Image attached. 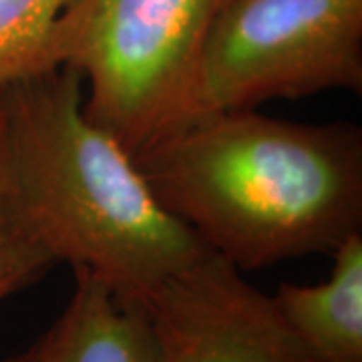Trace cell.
Returning <instances> with one entry per match:
<instances>
[{
    "label": "cell",
    "instance_id": "obj_5",
    "mask_svg": "<svg viewBox=\"0 0 362 362\" xmlns=\"http://www.w3.org/2000/svg\"><path fill=\"white\" fill-rule=\"evenodd\" d=\"M145 310L156 362H306L272 296L209 250L171 276Z\"/></svg>",
    "mask_w": 362,
    "mask_h": 362
},
{
    "label": "cell",
    "instance_id": "obj_4",
    "mask_svg": "<svg viewBox=\"0 0 362 362\" xmlns=\"http://www.w3.org/2000/svg\"><path fill=\"white\" fill-rule=\"evenodd\" d=\"M324 90H362V0H228L199 52L192 115Z\"/></svg>",
    "mask_w": 362,
    "mask_h": 362
},
{
    "label": "cell",
    "instance_id": "obj_1",
    "mask_svg": "<svg viewBox=\"0 0 362 362\" xmlns=\"http://www.w3.org/2000/svg\"><path fill=\"white\" fill-rule=\"evenodd\" d=\"M159 204L240 272L362 232V129L258 109L197 113L135 156Z\"/></svg>",
    "mask_w": 362,
    "mask_h": 362
},
{
    "label": "cell",
    "instance_id": "obj_7",
    "mask_svg": "<svg viewBox=\"0 0 362 362\" xmlns=\"http://www.w3.org/2000/svg\"><path fill=\"white\" fill-rule=\"evenodd\" d=\"M328 280L278 286L274 306L306 362H362V232L332 254Z\"/></svg>",
    "mask_w": 362,
    "mask_h": 362
},
{
    "label": "cell",
    "instance_id": "obj_3",
    "mask_svg": "<svg viewBox=\"0 0 362 362\" xmlns=\"http://www.w3.org/2000/svg\"><path fill=\"white\" fill-rule=\"evenodd\" d=\"M228 0H69L51 66L89 85L83 109L135 156L192 115L207 30Z\"/></svg>",
    "mask_w": 362,
    "mask_h": 362
},
{
    "label": "cell",
    "instance_id": "obj_9",
    "mask_svg": "<svg viewBox=\"0 0 362 362\" xmlns=\"http://www.w3.org/2000/svg\"><path fill=\"white\" fill-rule=\"evenodd\" d=\"M57 262L28 228L14 199L2 145L0 117V302L37 282Z\"/></svg>",
    "mask_w": 362,
    "mask_h": 362
},
{
    "label": "cell",
    "instance_id": "obj_8",
    "mask_svg": "<svg viewBox=\"0 0 362 362\" xmlns=\"http://www.w3.org/2000/svg\"><path fill=\"white\" fill-rule=\"evenodd\" d=\"M69 0H0V90L51 66L54 25Z\"/></svg>",
    "mask_w": 362,
    "mask_h": 362
},
{
    "label": "cell",
    "instance_id": "obj_2",
    "mask_svg": "<svg viewBox=\"0 0 362 362\" xmlns=\"http://www.w3.org/2000/svg\"><path fill=\"white\" fill-rule=\"evenodd\" d=\"M83 78L49 66L0 90L14 199L52 259L83 268L145 306L207 252L159 204L129 151L85 115Z\"/></svg>",
    "mask_w": 362,
    "mask_h": 362
},
{
    "label": "cell",
    "instance_id": "obj_6",
    "mask_svg": "<svg viewBox=\"0 0 362 362\" xmlns=\"http://www.w3.org/2000/svg\"><path fill=\"white\" fill-rule=\"evenodd\" d=\"M73 274L75 290L59 318L4 362H156L145 306L123 302L89 270Z\"/></svg>",
    "mask_w": 362,
    "mask_h": 362
}]
</instances>
